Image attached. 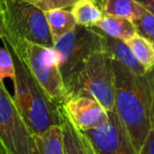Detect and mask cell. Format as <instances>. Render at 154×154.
<instances>
[{"instance_id": "obj_4", "label": "cell", "mask_w": 154, "mask_h": 154, "mask_svg": "<svg viewBox=\"0 0 154 154\" xmlns=\"http://www.w3.org/2000/svg\"><path fill=\"white\" fill-rule=\"evenodd\" d=\"M112 60L107 50L95 52L66 88L69 98L93 97L107 112L115 111V76Z\"/></svg>"}, {"instance_id": "obj_5", "label": "cell", "mask_w": 154, "mask_h": 154, "mask_svg": "<svg viewBox=\"0 0 154 154\" xmlns=\"http://www.w3.org/2000/svg\"><path fill=\"white\" fill-rule=\"evenodd\" d=\"M66 89L72 84L88 59L97 51L106 50L103 33L96 26H77L54 45Z\"/></svg>"}, {"instance_id": "obj_10", "label": "cell", "mask_w": 154, "mask_h": 154, "mask_svg": "<svg viewBox=\"0 0 154 154\" xmlns=\"http://www.w3.org/2000/svg\"><path fill=\"white\" fill-rule=\"evenodd\" d=\"M33 154H64V136L61 125L33 134Z\"/></svg>"}, {"instance_id": "obj_6", "label": "cell", "mask_w": 154, "mask_h": 154, "mask_svg": "<svg viewBox=\"0 0 154 154\" xmlns=\"http://www.w3.org/2000/svg\"><path fill=\"white\" fill-rule=\"evenodd\" d=\"M1 16L5 36L54 48L45 11L38 7L24 0H8Z\"/></svg>"}, {"instance_id": "obj_20", "label": "cell", "mask_w": 154, "mask_h": 154, "mask_svg": "<svg viewBox=\"0 0 154 154\" xmlns=\"http://www.w3.org/2000/svg\"><path fill=\"white\" fill-rule=\"evenodd\" d=\"M38 7L42 11H49L52 9H71L78 0H24Z\"/></svg>"}, {"instance_id": "obj_24", "label": "cell", "mask_w": 154, "mask_h": 154, "mask_svg": "<svg viewBox=\"0 0 154 154\" xmlns=\"http://www.w3.org/2000/svg\"><path fill=\"white\" fill-rule=\"evenodd\" d=\"M5 35V30H3V22H2V16H1V13H0V40Z\"/></svg>"}, {"instance_id": "obj_3", "label": "cell", "mask_w": 154, "mask_h": 154, "mask_svg": "<svg viewBox=\"0 0 154 154\" xmlns=\"http://www.w3.org/2000/svg\"><path fill=\"white\" fill-rule=\"evenodd\" d=\"M2 42L26 64L48 98L61 107L69 98L59 69V60L54 48L3 36Z\"/></svg>"}, {"instance_id": "obj_14", "label": "cell", "mask_w": 154, "mask_h": 154, "mask_svg": "<svg viewBox=\"0 0 154 154\" xmlns=\"http://www.w3.org/2000/svg\"><path fill=\"white\" fill-rule=\"evenodd\" d=\"M77 26L94 28L103 17L99 0H78L71 7Z\"/></svg>"}, {"instance_id": "obj_8", "label": "cell", "mask_w": 154, "mask_h": 154, "mask_svg": "<svg viewBox=\"0 0 154 154\" xmlns=\"http://www.w3.org/2000/svg\"><path fill=\"white\" fill-rule=\"evenodd\" d=\"M95 129L82 132L98 154H138L115 111Z\"/></svg>"}, {"instance_id": "obj_16", "label": "cell", "mask_w": 154, "mask_h": 154, "mask_svg": "<svg viewBox=\"0 0 154 154\" xmlns=\"http://www.w3.org/2000/svg\"><path fill=\"white\" fill-rule=\"evenodd\" d=\"M127 45L134 54L135 58L143 66L147 73L154 71V43L137 33L127 41Z\"/></svg>"}, {"instance_id": "obj_21", "label": "cell", "mask_w": 154, "mask_h": 154, "mask_svg": "<svg viewBox=\"0 0 154 154\" xmlns=\"http://www.w3.org/2000/svg\"><path fill=\"white\" fill-rule=\"evenodd\" d=\"M138 154H154V130L150 132L146 143H143V148Z\"/></svg>"}, {"instance_id": "obj_9", "label": "cell", "mask_w": 154, "mask_h": 154, "mask_svg": "<svg viewBox=\"0 0 154 154\" xmlns=\"http://www.w3.org/2000/svg\"><path fill=\"white\" fill-rule=\"evenodd\" d=\"M73 126L85 132L95 129L108 118V112L93 97L73 96L61 106Z\"/></svg>"}, {"instance_id": "obj_7", "label": "cell", "mask_w": 154, "mask_h": 154, "mask_svg": "<svg viewBox=\"0 0 154 154\" xmlns=\"http://www.w3.org/2000/svg\"><path fill=\"white\" fill-rule=\"evenodd\" d=\"M0 141L11 154H33V134L3 82H0Z\"/></svg>"}, {"instance_id": "obj_26", "label": "cell", "mask_w": 154, "mask_h": 154, "mask_svg": "<svg viewBox=\"0 0 154 154\" xmlns=\"http://www.w3.org/2000/svg\"><path fill=\"white\" fill-rule=\"evenodd\" d=\"M7 1L8 0H0V13H2L5 11V8L7 5Z\"/></svg>"}, {"instance_id": "obj_15", "label": "cell", "mask_w": 154, "mask_h": 154, "mask_svg": "<svg viewBox=\"0 0 154 154\" xmlns=\"http://www.w3.org/2000/svg\"><path fill=\"white\" fill-rule=\"evenodd\" d=\"M103 15L127 18L134 21L141 15L145 8L135 0H99Z\"/></svg>"}, {"instance_id": "obj_12", "label": "cell", "mask_w": 154, "mask_h": 154, "mask_svg": "<svg viewBox=\"0 0 154 154\" xmlns=\"http://www.w3.org/2000/svg\"><path fill=\"white\" fill-rule=\"evenodd\" d=\"M45 15L54 45L76 26L75 18L69 9H52L45 11Z\"/></svg>"}, {"instance_id": "obj_27", "label": "cell", "mask_w": 154, "mask_h": 154, "mask_svg": "<svg viewBox=\"0 0 154 154\" xmlns=\"http://www.w3.org/2000/svg\"><path fill=\"white\" fill-rule=\"evenodd\" d=\"M152 125H153V130H154V97H153V110H152Z\"/></svg>"}, {"instance_id": "obj_23", "label": "cell", "mask_w": 154, "mask_h": 154, "mask_svg": "<svg viewBox=\"0 0 154 154\" xmlns=\"http://www.w3.org/2000/svg\"><path fill=\"white\" fill-rule=\"evenodd\" d=\"M82 139H84V143H85V146H86V148H87V152H88V154H98L96 152V150L94 149V147L92 146V143L89 141V139L87 138L82 133Z\"/></svg>"}, {"instance_id": "obj_18", "label": "cell", "mask_w": 154, "mask_h": 154, "mask_svg": "<svg viewBox=\"0 0 154 154\" xmlns=\"http://www.w3.org/2000/svg\"><path fill=\"white\" fill-rule=\"evenodd\" d=\"M15 76L16 71L13 56L3 43V45H0V82H3L5 78H10L14 82Z\"/></svg>"}, {"instance_id": "obj_13", "label": "cell", "mask_w": 154, "mask_h": 154, "mask_svg": "<svg viewBox=\"0 0 154 154\" xmlns=\"http://www.w3.org/2000/svg\"><path fill=\"white\" fill-rule=\"evenodd\" d=\"M96 28L99 29L103 34L120 39L125 42L130 40L137 34L136 26L132 20L114 16L103 15V17L96 24Z\"/></svg>"}, {"instance_id": "obj_25", "label": "cell", "mask_w": 154, "mask_h": 154, "mask_svg": "<svg viewBox=\"0 0 154 154\" xmlns=\"http://www.w3.org/2000/svg\"><path fill=\"white\" fill-rule=\"evenodd\" d=\"M0 154H11L9 151H8V149L5 147V145H3L1 141H0Z\"/></svg>"}, {"instance_id": "obj_17", "label": "cell", "mask_w": 154, "mask_h": 154, "mask_svg": "<svg viewBox=\"0 0 154 154\" xmlns=\"http://www.w3.org/2000/svg\"><path fill=\"white\" fill-rule=\"evenodd\" d=\"M61 126L64 136V154H88L82 133L73 126L62 108Z\"/></svg>"}, {"instance_id": "obj_1", "label": "cell", "mask_w": 154, "mask_h": 154, "mask_svg": "<svg viewBox=\"0 0 154 154\" xmlns=\"http://www.w3.org/2000/svg\"><path fill=\"white\" fill-rule=\"evenodd\" d=\"M112 63L115 76V113L139 153L153 129V72L137 75L117 60L113 59Z\"/></svg>"}, {"instance_id": "obj_11", "label": "cell", "mask_w": 154, "mask_h": 154, "mask_svg": "<svg viewBox=\"0 0 154 154\" xmlns=\"http://www.w3.org/2000/svg\"><path fill=\"white\" fill-rule=\"evenodd\" d=\"M103 41H105L106 50L112 56L113 59L119 61L126 68H128L131 72L137 75L148 74L143 66L135 58L134 54L132 53L127 42L120 40V39L110 37L106 34H103Z\"/></svg>"}, {"instance_id": "obj_22", "label": "cell", "mask_w": 154, "mask_h": 154, "mask_svg": "<svg viewBox=\"0 0 154 154\" xmlns=\"http://www.w3.org/2000/svg\"><path fill=\"white\" fill-rule=\"evenodd\" d=\"M139 5H141L147 11L154 14V0H135Z\"/></svg>"}, {"instance_id": "obj_28", "label": "cell", "mask_w": 154, "mask_h": 154, "mask_svg": "<svg viewBox=\"0 0 154 154\" xmlns=\"http://www.w3.org/2000/svg\"><path fill=\"white\" fill-rule=\"evenodd\" d=\"M152 85H153V90H154V71L152 73Z\"/></svg>"}, {"instance_id": "obj_19", "label": "cell", "mask_w": 154, "mask_h": 154, "mask_svg": "<svg viewBox=\"0 0 154 154\" xmlns=\"http://www.w3.org/2000/svg\"><path fill=\"white\" fill-rule=\"evenodd\" d=\"M137 33L154 43V14L145 9L138 18L134 20Z\"/></svg>"}, {"instance_id": "obj_2", "label": "cell", "mask_w": 154, "mask_h": 154, "mask_svg": "<svg viewBox=\"0 0 154 154\" xmlns=\"http://www.w3.org/2000/svg\"><path fill=\"white\" fill-rule=\"evenodd\" d=\"M7 47V45H5ZM15 64L14 100L32 134H38L53 126L61 125V107L51 101L38 86L26 64L10 51Z\"/></svg>"}]
</instances>
